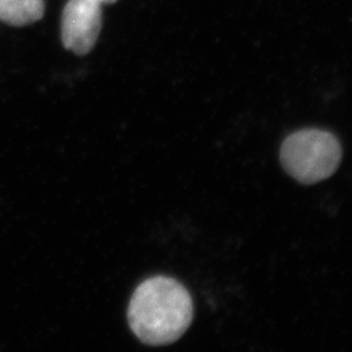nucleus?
Returning <instances> with one entry per match:
<instances>
[{
    "instance_id": "f257e3e1",
    "label": "nucleus",
    "mask_w": 352,
    "mask_h": 352,
    "mask_svg": "<svg viewBox=\"0 0 352 352\" xmlns=\"http://www.w3.org/2000/svg\"><path fill=\"white\" fill-rule=\"evenodd\" d=\"M193 320L188 289L170 277L149 278L133 292L128 322L133 334L149 346H164L179 340Z\"/></svg>"
},
{
    "instance_id": "f03ea898",
    "label": "nucleus",
    "mask_w": 352,
    "mask_h": 352,
    "mask_svg": "<svg viewBox=\"0 0 352 352\" xmlns=\"http://www.w3.org/2000/svg\"><path fill=\"white\" fill-rule=\"evenodd\" d=\"M342 158L338 139L322 129L307 128L283 141L280 162L289 175L302 184H315L333 175Z\"/></svg>"
},
{
    "instance_id": "7ed1b4c3",
    "label": "nucleus",
    "mask_w": 352,
    "mask_h": 352,
    "mask_svg": "<svg viewBox=\"0 0 352 352\" xmlns=\"http://www.w3.org/2000/svg\"><path fill=\"white\" fill-rule=\"evenodd\" d=\"M102 28V4L97 0H69L62 14V42L76 55L93 50Z\"/></svg>"
},
{
    "instance_id": "20e7f679",
    "label": "nucleus",
    "mask_w": 352,
    "mask_h": 352,
    "mask_svg": "<svg viewBox=\"0 0 352 352\" xmlns=\"http://www.w3.org/2000/svg\"><path fill=\"white\" fill-rule=\"evenodd\" d=\"M43 14V0H0V21L8 25H30L39 21Z\"/></svg>"
},
{
    "instance_id": "39448f33",
    "label": "nucleus",
    "mask_w": 352,
    "mask_h": 352,
    "mask_svg": "<svg viewBox=\"0 0 352 352\" xmlns=\"http://www.w3.org/2000/svg\"><path fill=\"white\" fill-rule=\"evenodd\" d=\"M97 1H100L101 4H113L116 0H97Z\"/></svg>"
}]
</instances>
